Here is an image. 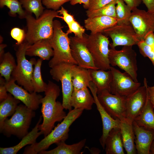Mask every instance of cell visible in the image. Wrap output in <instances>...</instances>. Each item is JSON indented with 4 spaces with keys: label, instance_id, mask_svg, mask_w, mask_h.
Wrapping results in <instances>:
<instances>
[{
    "label": "cell",
    "instance_id": "277c9868",
    "mask_svg": "<svg viewBox=\"0 0 154 154\" xmlns=\"http://www.w3.org/2000/svg\"><path fill=\"white\" fill-rule=\"evenodd\" d=\"M53 24V35L49 41L54 55L48 62L49 67L51 68L62 63L77 65L71 55L68 34L63 31V27L59 21L54 20Z\"/></svg>",
    "mask_w": 154,
    "mask_h": 154
},
{
    "label": "cell",
    "instance_id": "7c38bea8",
    "mask_svg": "<svg viewBox=\"0 0 154 154\" xmlns=\"http://www.w3.org/2000/svg\"><path fill=\"white\" fill-rule=\"evenodd\" d=\"M88 36L84 34L82 38L75 36L69 37L71 55L78 66L87 69H98L87 47Z\"/></svg>",
    "mask_w": 154,
    "mask_h": 154
},
{
    "label": "cell",
    "instance_id": "ab89813d",
    "mask_svg": "<svg viewBox=\"0 0 154 154\" xmlns=\"http://www.w3.org/2000/svg\"><path fill=\"white\" fill-rule=\"evenodd\" d=\"M114 0H89L87 10L91 11L99 9Z\"/></svg>",
    "mask_w": 154,
    "mask_h": 154
},
{
    "label": "cell",
    "instance_id": "44dd1931",
    "mask_svg": "<svg viewBox=\"0 0 154 154\" xmlns=\"http://www.w3.org/2000/svg\"><path fill=\"white\" fill-rule=\"evenodd\" d=\"M42 119V116H40L34 127L31 131L24 136L20 142L17 145L8 147H0V154H16L26 145H32L36 143L37 138L40 135L43 134L42 132L39 131L38 128Z\"/></svg>",
    "mask_w": 154,
    "mask_h": 154
},
{
    "label": "cell",
    "instance_id": "681fc988",
    "mask_svg": "<svg viewBox=\"0 0 154 154\" xmlns=\"http://www.w3.org/2000/svg\"><path fill=\"white\" fill-rule=\"evenodd\" d=\"M150 154H154V141L152 142L150 147Z\"/></svg>",
    "mask_w": 154,
    "mask_h": 154
},
{
    "label": "cell",
    "instance_id": "f1b7e54d",
    "mask_svg": "<svg viewBox=\"0 0 154 154\" xmlns=\"http://www.w3.org/2000/svg\"><path fill=\"white\" fill-rule=\"evenodd\" d=\"M20 101L9 93L7 98L0 104V129L8 117L12 116L20 103Z\"/></svg>",
    "mask_w": 154,
    "mask_h": 154
},
{
    "label": "cell",
    "instance_id": "603a6c76",
    "mask_svg": "<svg viewBox=\"0 0 154 154\" xmlns=\"http://www.w3.org/2000/svg\"><path fill=\"white\" fill-rule=\"evenodd\" d=\"M26 55L37 56L42 60H48L54 55L49 40L42 39L31 45L27 49Z\"/></svg>",
    "mask_w": 154,
    "mask_h": 154
},
{
    "label": "cell",
    "instance_id": "4fadbf2b",
    "mask_svg": "<svg viewBox=\"0 0 154 154\" xmlns=\"http://www.w3.org/2000/svg\"><path fill=\"white\" fill-rule=\"evenodd\" d=\"M98 99L106 112L113 118L120 120L125 118V97L104 90L97 94Z\"/></svg>",
    "mask_w": 154,
    "mask_h": 154
},
{
    "label": "cell",
    "instance_id": "8992f818",
    "mask_svg": "<svg viewBox=\"0 0 154 154\" xmlns=\"http://www.w3.org/2000/svg\"><path fill=\"white\" fill-rule=\"evenodd\" d=\"M31 45L25 40L18 45L16 52L17 65L12 73L11 77L19 85L23 86L24 88L31 93L34 92L32 83L34 68L33 66L37 61L34 58L29 60L26 58V51Z\"/></svg>",
    "mask_w": 154,
    "mask_h": 154
},
{
    "label": "cell",
    "instance_id": "5bb4252c",
    "mask_svg": "<svg viewBox=\"0 0 154 154\" xmlns=\"http://www.w3.org/2000/svg\"><path fill=\"white\" fill-rule=\"evenodd\" d=\"M129 21L140 41L149 33L154 32V13L136 8L132 11Z\"/></svg>",
    "mask_w": 154,
    "mask_h": 154
},
{
    "label": "cell",
    "instance_id": "4316f807",
    "mask_svg": "<svg viewBox=\"0 0 154 154\" xmlns=\"http://www.w3.org/2000/svg\"><path fill=\"white\" fill-rule=\"evenodd\" d=\"M154 109L149 99L147 91V98L145 105L134 121L139 126L154 129Z\"/></svg>",
    "mask_w": 154,
    "mask_h": 154
},
{
    "label": "cell",
    "instance_id": "f6af8a7d",
    "mask_svg": "<svg viewBox=\"0 0 154 154\" xmlns=\"http://www.w3.org/2000/svg\"><path fill=\"white\" fill-rule=\"evenodd\" d=\"M123 1L130 8L131 11L137 8L142 2L141 0H123Z\"/></svg>",
    "mask_w": 154,
    "mask_h": 154
},
{
    "label": "cell",
    "instance_id": "d6986e66",
    "mask_svg": "<svg viewBox=\"0 0 154 154\" xmlns=\"http://www.w3.org/2000/svg\"><path fill=\"white\" fill-rule=\"evenodd\" d=\"M132 123L125 118L121 120L120 129L123 147L127 154L137 153Z\"/></svg>",
    "mask_w": 154,
    "mask_h": 154
},
{
    "label": "cell",
    "instance_id": "1f68e13d",
    "mask_svg": "<svg viewBox=\"0 0 154 154\" xmlns=\"http://www.w3.org/2000/svg\"><path fill=\"white\" fill-rule=\"evenodd\" d=\"M5 6L9 9L8 14L11 17H15L17 14L20 19H25L28 13L23 9L19 0H0V8Z\"/></svg>",
    "mask_w": 154,
    "mask_h": 154
},
{
    "label": "cell",
    "instance_id": "2e32d148",
    "mask_svg": "<svg viewBox=\"0 0 154 154\" xmlns=\"http://www.w3.org/2000/svg\"><path fill=\"white\" fill-rule=\"evenodd\" d=\"M147 98V88L144 83L143 86L125 97V118L134 121L143 108Z\"/></svg>",
    "mask_w": 154,
    "mask_h": 154
},
{
    "label": "cell",
    "instance_id": "e575fe53",
    "mask_svg": "<svg viewBox=\"0 0 154 154\" xmlns=\"http://www.w3.org/2000/svg\"><path fill=\"white\" fill-rule=\"evenodd\" d=\"M22 7L27 12L33 13L36 18H38L43 13L45 8L42 5V0H19Z\"/></svg>",
    "mask_w": 154,
    "mask_h": 154
},
{
    "label": "cell",
    "instance_id": "7402d4cb",
    "mask_svg": "<svg viewBox=\"0 0 154 154\" xmlns=\"http://www.w3.org/2000/svg\"><path fill=\"white\" fill-rule=\"evenodd\" d=\"M94 103V98L90 94L88 88L73 90L71 96L70 104L74 109L90 110Z\"/></svg>",
    "mask_w": 154,
    "mask_h": 154
},
{
    "label": "cell",
    "instance_id": "83f0119b",
    "mask_svg": "<svg viewBox=\"0 0 154 154\" xmlns=\"http://www.w3.org/2000/svg\"><path fill=\"white\" fill-rule=\"evenodd\" d=\"M86 139L82 140L78 143L72 145H68L65 141L58 143L57 147L49 150H44L40 152L39 154H80L81 150L86 143Z\"/></svg>",
    "mask_w": 154,
    "mask_h": 154
},
{
    "label": "cell",
    "instance_id": "ffe728a7",
    "mask_svg": "<svg viewBox=\"0 0 154 154\" xmlns=\"http://www.w3.org/2000/svg\"><path fill=\"white\" fill-rule=\"evenodd\" d=\"M116 18L107 16L88 17L84 20L85 27L92 33H102L103 31L117 24Z\"/></svg>",
    "mask_w": 154,
    "mask_h": 154
},
{
    "label": "cell",
    "instance_id": "f35d334b",
    "mask_svg": "<svg viewBox=\"0 0 154 154\" xmlns=\"http://www.w3.org/2000/svg\"><path fill=\"white\" fill-rule=\"evenodd\" d=\"M70 0H42V4L48 9L57 11L63 4Z\"/></svg>",
    "mask_w": 154,
    "mask_h": 154
},
{
    "label": "cell",
    "instance_id": "7a4b0ae2",
    "mask_svg": "<svg viewBox=\"0 0 154 154\" xmlns=\"http://www.w3.org/2000/svg\"><path fill=\"white\" fill-rule=\"evenodd\" d=\"M84 110L75 109L69 111L60 123L39 142L26 147L23 154H37L47 149L51 145L65 141L68 138L69 128L72 123L82 115Z\"/></svg>",
    "mask_w": 154,
    "mask_h": 154
},
{
    "label": "cell",
    "instance_id": "ba28073f",
    "mask_svg": "<svg viewBox=\"0 0 154 154\" xmlns=\"http://www.w3.org/2000/svg\"><path fill=\"white\" fill-rule=\"evenodd\" d=\"M109 60L111 66H118L129 74L135 81L138 82L137 54L132 46H123L120 50L111 48Z\"/></svg>",
    "mask_w": 154,
    "mask_h": 154
},
{
    "label": "cell",
    "instance_id": "5b68a950",
    "mask_svg": "<svg viewBox=\"0 0 154 154\" xmlns=\"http://www.w3.org/2000/svg\"><path fill=\"white\" fill-rule=\"evenodd\" d=\"M35 115V111L25 105H19L12 117L5 120L0 132L7 137L13 135L22 139L29 133L32 119Z\"/></svg>",
    "mask_w": 154,
    "mask_h": 154
},
{
    "label": "cell",
    "instance_id": "e0dca14e",
    "mask_svg": "<svg viewBox=\"0 0 154 154\" xmlns=\"http://www.w3.org/2000/svg\"><path fill=\"white\" fill-rule=\"evenodd\" d=\"M88 88L90 89L92 94L95 104L101 118L103 126L102 133L99 141L102 147L104 149L106 140L110 132L113 128H120L121 120L113 118L101 105L97 98V88L92 81H90L89 83Z\"/></svg>",
    "mask_w": 154,
    "mask_h": 154
},
{
    "label": "cell",
    "instance_id": "484cf974",
    "mask_svg": "<svg viewBox=\"0 0 154 154\" xmlns=\"http://www.w3.org/2000/svg\"><path fill=\"white\" fill-rule=\"evenodd\" d=\"M71 79L73 90H77L88 88L92 81L88 69L75 65L71 74Z\"/></svg>",
    "mask_w": 154,
    "mask_h": 154
},
{
    "label": "cell",
    "instance_id": "30bf717a",
    "mask_svg": "<svg viewBox=\"0 0 154 154\" xmlns=\"http://www.w3.org/2000/svg\"><path fill=\"white\" fill-rule=\"evenodd\" d=\"M105 35L109 37L112 42L110 44L111 48L118 46H133L137 45L140 41L130 23L117 24L104 30Z\"/></svg>",
    "mask_w": 154,
    "mask_h": 154
},
{
    "label": "cell",
    "instance_id": "8d00e7d4",
    "mask_svg": "<svg viewBox=\"0 0 154 154\" xmlns=\"http://www.w3.org/2000/svg\"><path fill=\"white\" fill-rule=\"evenodd\" d=\"M68 29L66 33L68 34L72 33L74 34L75 36L80 38L83 37L85 31V29L75 20L68 26Z\"/></svg>",
    "mask_w": 154,
    "mask_h": 154
},
{
    "label": "cell",
    "instance_id": "9c48e42d",
    "mask_svg": "<svg viewBox=\"0 0 154 154\" xmlns=\"http://www.w3.org/2000/svg\"><path fill=\"white\" fill-rule=\"evenodd\" d=\"M76 64L62 63L51 68L50 73L52 79L61 82L62 100V104L66 110L72 109L70 100L74 89L71 79L72 69Z\"/></svg>",
    "mask_w": 154,
    "mask_h": 154
},
{
    "label": "cell",
    "instance_id": "b9f144b4",
    "mask_svg": "<svg viewBox=\"0 0 154 154\" xmlns=\"http://www.w3.org/2000/svg\"><path fill=\"white\" fill-rule=\"evenodd\" d=\"M6 81L2 76L0 77V102L4 101L7 98L8 94L5 86Z\"/></svg>",
    "mask_w": 154,
    "mask_h": 154
},
{
    "label": "cell",
    "instance_id": "7bdbcfd3",
    "mask_svg": "<svg viewBox=\"0 0 154 154\" xmlns=\"http://www.w3.org/2000/svg\"><path fill=\"white\" fill-rule=\"evenodd\" d=\"M143 83L146 85L149 99L154 107V86H148L146 78H144Z\"/></svg>",
    "mask_w": 154,
    "mask_h": 154
},
{
    "label": "cell",
    "instance_id": "836d02e7",
    "mask_svg": "<svg viewBox=\"0 0 154 154\" xmlns=\"http://www.w3.org/2000/svg\"><path fill=\"white\" fill-rule=\"evenodd\" d=\"M116 19L117 24L129 22L131 10L124 3L123 0H116Z\"/></svg>",
    "mask_w": 154,
    "mask_h": 154
},
{
    "label": "cell",
    "instance_id": "f546056e",
    "mask_svg": "<svg viewBox=\"0 0 154 154\" xmlns=\"http://www.w3.org/2000/svg\"><path fill=\"white\" fill-rule=\"evenodd\" d=\"M16 65L15 60L11 54L9 52L5 53L0 62V73L6 82L10 80L12 73Z\"/></svg>",
    "mask_w": 154,
    "mask_h": 154
},
{
    "label": "cell",
    "instance_id": "d590c367",
    "mask_svg": "<svg viewBox=\"0 0 154 154\" xmlns=\"http://www.w3.org/2000/svg\"><path fill=\"white\" fill-rule=\"evenodd\" d=\"M137 45L141 54L144 57L148 58L154 66V50L147 45L143 40L140 41Z\"/></svg>",
    "mask_w": 154,
    "mask_h": 154
},
{
    "label": "cell",
    "instance_id": "ac0fdd59",
    "mask_svg": "<svg viewBox=\"0 0 154 154\" xmlns=\"http://www.w3.org/2000/svg\"><path fill=\"white\" fill-rule=\"evenodd\" d=\"M132 124L137 153L149 154L151 145L154 141V129L139 126L134 121Z\"/></svg>",
    "mask_w": 154,
    "mask_h": 154
},
{
    "label": "cell",
    "instance_id": "cb8c5ba5",
    "mask_svg": "<svg viewBox=\"0 0 154 154\" xmlns=\"http://www.w3.org/2000/svg\"><path fill=\"white\" fill-rule=\"evenodd\" d=\"M123 145L119 128H114L110 132L105 141L106 154H124Z\"/></svg>",
    "mask_w": 154,
    "mask_h": 154
},
{
    "label": "cell",
    "instance_id": "52a82bcc",
    "mask_svg": "<svg viewBox=\"0 0 154 154\" xmlns=\"http://www.w3.org/2000/svg\"><path fill=\"white\" fill-rule=\"evenodd\" d=\"M110 44L108 38L102 33H91L88 36L87 47L95 65L98 69L110 70L111 65L109 60Z\"/></svg>",
    "mask_w": 154,
    "mask_h": 154
},
{
    "label": "cell",
    "instance_id": "d6a6232c",
    "mask_svg": "<svg viewBox=\"0 0 154 154\" xmlns=\"http://www.w3.org/2000/svg\"><path fill=\"white\" fill-rule=\"evenodd\" d=\"M116 0H114L103 7L93 11L87 10L86 15L91 18L99 16H107L116 18Z\"/></svg>",
    "mask_w": 154,
    "mask_h": 154
},
{
    "label": "cell",
    "instance_id": "f907efd6",
    "mask_svg": "<svg viewBox=\"0 0 154 154\" xmlns=\"http://www.w3.org/2000/svg\"><path fill=\"white\" fill-rule=\"evenodd\" d=\"M3 40V37L0 35V44H2V42Z\"/></svg>",
    "mask_w": 154,
    "mask_h": 154
},
{
    "label": "cell",
    "instance_id": "8fae6325",
    "mask_svg": "<svg viewBox=\"0 0 154 154\" xmlns=\"http://www.w3.org/2000/svg\"><path fill=\"white\" fill-rule=\"evenodd\" d=\"M110 70L112 75L110 85V92L111 94L126 97L141 86L140 83L135 81L126 72H122L111 66Z\"/></svg>",
    "mask_w": 154,
    "mask_h": 154
},
{
    "label": "cell",
    "instance_id": "bcb514c9",
    "mask_svg": "<svg viewBox=\"0 0 154 154\" xmlns=\"http://www.w3.org/2000/svg\"><path fill=\"white\" fill-rule=\"evenodd\" d=\"M147 9V11L154 13V0H141Z\"/></svg>",
    "mask_w": 154,
    "mask_h": 154
},
{
    "label": "cell",
    "instance_id": "ee69618b",
    "mask_svg": "<svg viewBox=\"0 0 154 154\" xmlns=\"http://www.w3.org/2000/svg\"><path fill=\"white\" fill-rule=\"evenodd\" d=\"M144 41L147 45L154 50V33L151 32L149 33L145 37Z\"/></svg>",
    "mask_w": 154,
    "mask_h": 154
},
{
    "label": "cell",
    "instance_id": "9a60e30c",
    "mask_svg": "<svg viewBox=\"0 0 154 154\" xmlns=\"http://www.w3.org/2000/svg\"><path fill=\"white\" fill-rule=\"evenodd\" d=\"M15 82L11 77L9 81L6 82L5 86L7 92L29 108L34 111L38 109L41 104L42 96L34 92H29L25 89L16 84Z\"/></svg>",
    "mask_w": 154,
    "mask_h": 154
},
{
    "label": "cell",
    "instance_id": "d4e9b609",
    "mask_svg": "<svg viewBox=\"0 0 154 154\" xmlns=\"http://www.w3.org/2000/svg\"><path fill=\"white\" fill-rule=\"evenodd\" d=\"M88 69L92 81L97 88V94L104 90H107L110 92V85L112 79L111 70L100 69Z\"/></svg>",
    "mask_w": 154,
    "mask_h": 154
},
{
    "label": "cell",
    "instance_id": "c3c4849f",
    "mask_svg": "<svg viewBox=\"0 0 154 154\" xmlns=\"http://www.w3.org/2000/svg\"><path fill=\"white\" fill-rule=\"evenodd\" d=\"M7 45L5 44H0V62H1L3 58V56L5 54L4 49Z\"/></svg>",
    "mask_w": 154,
    "mask_h": 154
},
{
    "label": "cell",
    "instance_id": "4dcf8cb0",
    "mask_svg": "<svg viewBox=\"0 0 154 154\" xmlns=\"http://www.w3.org/2000/svg\"><path fill=\"white\" fill-rule=\"evenodd\" d=\"M43 60L40 58L38 59L34 65L32 83L34 92L36 93L44 92L47 86L43 81L41 74V68Z\"/></svg>",
    "mask_w": 154,
    "mask_h": 154
},
{
    "label": "cell",
    "instance_id": "74e56055",
    "mask_svg": "<svg viewBox=\"0 0 154 154\" xmlns=\"http://www.w3.org/2000/svg\"><path fill=\"white\" fill-rule=\"evenodd\" d=\"M11 37L17 41L16 44L18 45L25 40L26 33L24 29L18 27L12 28L10 32Z\"/></svg>",
    "mask_w": 154,
    "mask_h": 154
},
{
    "label": "cell",
    "instance_id": "3957f363",
    "mask_svg": "<svg viewBox=\"0 0 154 154\" xmlns=\"http://www.w3.org/2000/svg\"><path fill=\"white\" fill-rule=\"evenodd\" d=\"M58 14L57 11L46 9L36 19L28 13L25 18L27 30L25 40L31 45L41 40L50 39L53 33V19H61Z\"/></svg>",
    "mask_w": 154,
    "mask_h": 154
},
{
    "label": "cell",
    "instance_id": "7dc6e473",
    "mask_svg": "<svg viewBox=\"0 0 154 154\" xmlns=\"http://www.w3.org/2000/svg\"><path fill=\"white\" fill-rule=\"evenodd\" d=\"M70 4L72 5H75L77 4H83L84 8L88 9L89 0H70Z\"/></svg>",
    "mask_w": 154,
    "mask_h": 154
},
{
    "label": "cell",
    "instance_id": "6da1fadb",
    "mask_svg": "<svg viewBox=\"0 0 154 154\" xmlns=\"http://www.w3.org/2000/svg\"><path fill=\"white\" fill-rule=\"evenodd\" d=\"M44 92L45 96L41 100V112L43 120L39 125V129L44 137L50 133L57 122H61L67 114L64 111L62 103L56 99L59 96V86L51 81H48Z\"/></svg>",
    "mask_w": 154,
    "mask_h": 154
},
{
    "label": "cell",
    "instance_id": "60d3db41",
    "mask_svg": "<svg viewBox=\"0 0 154 154\" xmlns=\"http://www.w3.org/2000/svg\"><path fill=\"white\" fill-rule=\"evenodd\" d=\"M57 11L60 14L62 15L61 19L64 21L68 26L75 20L74 16L69 13L63 7L61 6L60 9Z\"/></svg>",
    "mask_w": 154,
    "mask_h": 154
}]
</instances>
